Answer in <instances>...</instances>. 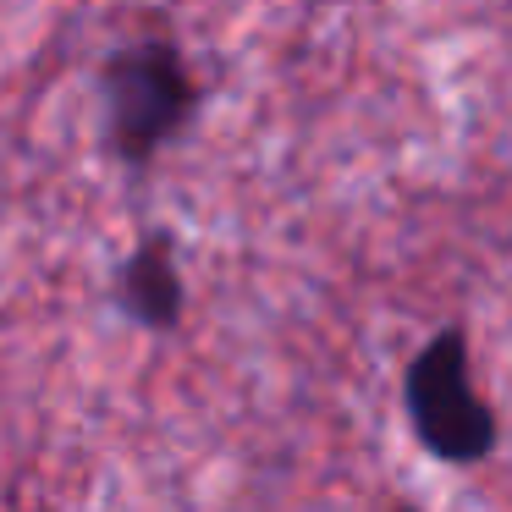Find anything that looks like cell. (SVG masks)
I'll return each instance as SVG.
<instances>
[{"label": "cell", "instance_id": "1", "mask_svg": "<svg viewBox=\"0 0 512 512\" xmlns=\"http://www.w3.org/2000/svg\"><path fill=\"white\" fill-rule=\"evenodd\" d=\"M199 78L182 45L171 39H133L100 67V116L105 144L127 171H144L177 144L199 116Z\"/></svg>", "mask_w": 512, "mask_h": 512}, {"label": "cell", "instance_id": "2", "mask_svg": "<svg viewBox=\"0 0 512 512\" xmlns=\"http://www.w3.org/2000/svg\"><path fill=\"white\" fill-rule=\"evenodd\" d=\"M402 419L413 441L446 468H474L501 446V424L490 397L474 380L463 325H441L402 369Z\"/></svg>", "mask_w": 512, "mask_h": 512}, {"label": "cell", "instance_id": "3", "mask_svg": "<svg viewBox=\"0 0 512 512\" xmlns=\"http://www.w3.org/2000/svg\"><path fill=\"white\" fill-rule=\"evenodd\" d=\"M116 309L144 331H177L182 309H188V287H182V265H177V243L171 232L149 226L133 243V254L116 270Z\"/></svg>", "mask_w": 512, "mask_h": 512}, {"label": "cell", "instance_id": "4", "mask_svg": "<svg viewBox=\"0 0 512 512\" xmlns=\"http://www.w3.org/2000/svg\"><path fill=\"white\" fill-rule=\"evenodd\" d=\"M391 512H419V507H391Z\"/></svg>", "mask_w": 512, "mask_h": 512}]
</instances>
